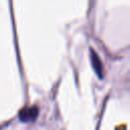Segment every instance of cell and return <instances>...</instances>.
<instances>
[{"instance_id":"1","label":"cell","mask_w":130,"mask_h":130,"mask_svg":"<svg viewBox=\"0 0 130 130\" xmlns=\"http://www.w3.org/2000/svg\"><path fill=\"white\" fill-rule=\"evenodd\" d=\"M38 113H39L38 107H36V106L25 107L21 111H19V119L23 122L34 121L36 119V117L38 116Z\"/></svg>"},{"instance_id":"2","label":"cell","mask_w":130,"mask_h":130,"mask_svg":"<svg viewBox=\"0 0 130 130\" xmlns=\"http://www.w3.org/2000/svg\"><path fill=\"white\" fill-rule=\"evenodd\" d=\"M90 61H91V64H92V67L95 71V73L98 74V76L100 78L103 77V63L99 57V55L96 54V52L90 48Z\"/></svg>"}]
</instances>
